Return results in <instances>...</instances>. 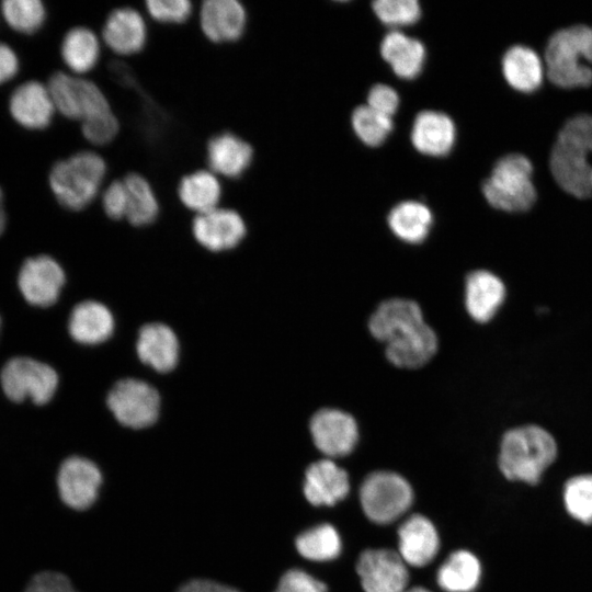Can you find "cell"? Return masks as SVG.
<instances>
[{"instance_id":"cell-26","label":"cell","mask_w":592,"mask_h":592,"mask_svg":"<svg viewBox=\"0 0 592 592\" xmlns=\"http://www.w3.org/2000/svg\"><path fill=\"white\" fill-rule=\"evenodd\" d=\"M68 330L73 340L82 344H98L107 340L114 330V319L106 306L87 300L71 311Z\"/></svg>"},{"instance_id":"cell-12","label":"cell","mask_w":592,"mask_h":592,"mask_svg":"<svg viewBox=\"0 0 592 592\" xmlns=\"http://www.w3.org/2000/svg\"><path fill=\"white\" fill-rule=\"evenodd\" d=\"M309 431L315 446L327 458L349 455L358 441L355 419L348 412L334 408L318 410L311 417Z\"/></svg>"},{"instance_id":"cell-20","label":"cell","mask_w":592,"mask_h":592,"mask_svg":"<svg viewBox=\"0 0 592 592\" xmlns=\"http://www.w3.org/2000/svg\"><path fill=\"white\" fill-rule=\"evenodd\" d=\"M303 491L310 504L332 506L348 496L349 475L331 458L319 459L307 467Z\"/></svg>"},{"instance_id":"cell-13","label":"cell","mask_w":592,"mask_h":592,"mask_svg":"<svg viewBox=\"0 0 592 592\" xmlns=\"http://www.w3.org/2000/svg\"><path fill=\"white\" fill-rule=\"evenodd\" d=\"M65 284V273L49 255L27 259L21 266L18 285L25 300L37 307L56 303Z\"/></svg>"},{"instance_id":"cell-3","label":"cell","mask_w":592,"mask_h":592,"mask_svg":"<svg viewBox=\"0 0 592 592\" xmlns=\"http://www.w3.org/2000/svg\"><path fill=\"white\" fill-rule=\"evenodd\" d=\"M107 166L101 155L81 150L54 163L49 171L50 190L67 209L81 210L99 195Z\"/></svg>"},{"instance_id":"cell-29","label":"cell","mask_w":592,"mask_h":592,"mask_svg":"<svg viewBox=\"0 0 592 592\" xmlns=\"http://www.w3.org/2000/svg\"><path fill=\"white\" fill-rule=\"evenodd\" d=\"M60 55L67 68L77 76L92 70L100 60L101 41L87 26H73L64 35Z\"/></svg>"},{"instance_id":"cell-16","label":"cell","mask_w":592,"mask_h":592,"mask_svg":"<svg viewBox=\"0 0 592 592\" xmlns=\"http://www.w3.org/2000/svg\"><path fill=\"white\" fill-rule=\"evenodd\" d=\"M103 43L115 54L129 56L139 53L147 43L148 31L144 15L132 7L112 10L101 32Z\"/></svg>"},{"instance_id":"cell-36","label":"cell","mask_w":592,"mask_h":592,"mask_svg":"<svg viewBox=\"0 0 592 592\" xmlns=\"http://www.w3.org/2000/svg\"><path fill=\"white\" fill-rule=\"evenodd\" d=\"M356 136L367 146H378L392 130V119L367 105L357 106L351 117Z\"/></svg>"},{"instance_id":"cell-28","label":"cell","mask_w":592,"mask_h":592,"mask_svg":"<svg viewBox=\"0 0 592 592\" xmlns=\"http://www.w3.org/2000/svg\"><path fill=\"white\" fill-rule=\"evenodd\" d=\"M177 193L180 202L197 215L218 207L223 187L218 175L201 169L182 177Z\"/></svg>"},{"instance_id":"cell-45","label":"cell","mask_w":592,"mask_h":592,"mask_svg":"<svg viewBox=\"0 0 592 592\" xmlns=\"http://www.w3.org/2000/svg\"><path fill=\"white\" fill-rule=\"evenodd\" d=\"M175 592H242L230 583L206 577L191 578L180 584Z\"/></svg>"},{"instance_id":"cell-49","label":"cell","mask_w":592,"mask_h":592,"mask_svg":"<svg viewBox=\"0 0 592 592\" xmlns=\"http://www.w3.org/2000/svg\"><path fill=\"white\" fill-rule=\"evenodd\" d=\"M1 326H2V320H1V317H0V331H1Z\"/></svg>"},{"instance_id":"cell-21","label":"cell","mask_w":592,"mask_h":592,"mask_svg":"<svg viewBox=\"0 0 592 592\" xmlns=\"http://www.w3.org/2000/svg\"><path fill=\"white\" fill-rule=\"evenodd\" d=\"M252 159V146L231 132L219 133L207 141L206 161L216 175L239 178L248 170Z\"/></svg>"},{"instance_id":"cell-8","label":"cell","mask_w":592,"mask_h":592,"mask_svg":"<svg viewBox=\"0 0 592 592\" xmlns=\"http://www.w3.org/2000/svg\"><path fill=\"white\" fill-rule=\"evenodd\" d=\"M0 383L5 396L14 402L30 398L35 405H45L55 395L58 386L56 371L37 360L18 356L2 367Z\"/></svg>"},{"instance_id":"cell-44","label":"cell","mask_w":592,"mask_h":592,"mask_svg":"<svg viewBox=\"0 0 592 592\" xmlns=\"http://www.w3.org/2000/svg\"><path fill=\"white\" fill-rule=\"evenodd\" d=\"M366 105L383 115L391 117L398 110L399 95L389 86L375 84L368 91Z\"/></svg>"},{"instance_id":"cell-7","label":"cell","mask_w":592,"mask_h":592,"mask_svg":"<svg viewBox=\"0 0 592 592\" xmlns=\"http://www.w3.org/2000/svg\"><path fill=\"white\" fill-rule=\"evenodd\" d=\"M103 483L101 468L88 457L70 455L58 464L57 496L62 505L73 512L90 511L100 500Z\"/></svg>"},{"instance_id":"cell-4","label":"cell","mask_w":592,"mask_h":592,"mask_svg":"<svg viewBox=\"0 0 592 592\" xmlns=\"http://www.w3.org/2000/svg\"><path fill=\"white\" fill-rule=\"evenodd\" d=\"M592 26L572 25L557 31L548 41L545 64L549 80L562 88L592 83Z\"/></svg>"},{"instance_id":"cell-15","label":"cell","mask_w":592,"mask_h":592,"mask_svg":"<svg viewBox=\"0 0 592 592\" xmlns=\"http://www.w3.org/2000/svg\"><path fill=\"white\" fill-rule=\"evenodd\" d=\"M437 337L425 322H420L395 334L385 343L387 360L400 368H419L437 351Z\"/></svg>"},{"instance_id":"cell-9","label":"cell","mask_w":592,"mask_h":592,"mask_svg":"<svg viewBox=\"0 0 592 592\" xmlns=\"http://www.w3.org/2000/svg\"><path fill=\"white\" fill-rule=\"evenodd\" d=\"M55 109L64 116L81 122L111 110L102 89L92 80L64 71H55L47 81Z\"/></svg>"},{"instance_id":"cell-38","label":"cell","mask_w":592,"mask_h":592,"mask_svg":"<svg viewBox=\"0 0 592 592\" xmlns=\"http://www.w3.org/2000/svg\"><path fill=\"white\" fill-rule=\"evenodd\" d=\"M373 10L382 23L390 27L414 24L421 15V8L415 0H377Z\"/></svg>"},{"instance_id":"cell-14","label":"cell","mask_w":592,"mask_h":592,"mask_svg":"<svg viewBox=\"0 0 592 592\" xmlns=\"http://www.w3.org/2000/svg\"><path fill=\"white\" fill-rule=\"evenodd\" d=\"M192 232L201 246L217 252L238 246L246 236L247 227L237 210L218 206L195 215Z\"/></svg>"},{"instance_id":"cell-11","label":"cell","mask_w":592,"mask_h":592,"mask_svg":"<svg viewBox=\"0 0 592 592\" xmlns=\"http://www.w3.org/2000/svg\"><path fill=\"white\" fill-rule=\"evenodd\" d=\"M356 571L365 592H403L409 581L407 563L391 549H365L361 553Z\"/></svg>"},{"instance_id":"cell-23","label":"cell","mask_w":592,"mask_h":592,"mask_svg":"<svg viewBox=\"0 0 592 592\" xmlns=\"http://www.w3.org/2000/svg\"><path fill=\"white\" fill-rule=\"evenodd\" d=\"M505 287L493 273L478 270L465 281V307L477 322L489 321L504 300Z\"/></svg>"},{"instance_id":"cell-40","label":"cell","mask_w":592,"mask_h":592,"mask_svg":"<svg viewBox=\"0 0 592 592\" xmlns=\"http://www.w3.org/2000/svg\"><path fill=\"white\" fill-rule=\"evenodd\" d=\"M146 11L160 23L179 24L190 19L193 4L189 0H148Z\"/></svg>"},{"instance_id":"cell-27","label":"cell","mask_w":592,"mask_h":592,"mask_svg":"<svg viewBox=\"0 0 592 592\" xmlns=\"http://www.w3.org/2000/svg\"><path fill=\"white\" fill-rule=\"evenodd\" d=\"M380 55L392 71L402 79H413L425 61L423 44L397 30L385 35L380 43Z\"/></svg>"},{"instance_id":"cell-18","label":"cell","mask_w":592,"mask_h":592,"mask_svg":"<svg viewBox=\"0 0 592 592\" xmlns=\"http://www.w3.org/2000/svg\"><path fill=\"white\" fill-rule=\"evenodd\" d=\"M398 554L407 565L423 567L439 553L440 536L435 525L422 514H411L398 527Z\"/></svg>"},{"instance_id":"cell-1","label":"cell","mask_w":592,"mask_h":592,"mask_svg":"<svg viewBox=\"0 0 592 592\" xmlns=\"http://www.w3.org/2000/svg\"><path fill=\"white\" fill-rule=\"evenodd\" d=\"M549 163L563 191L579 198L592 196V115H577L563 125Z\"/></svg>"},{"instance_id":"cell-33","label":"cell","mask_w":592,"mask_h":592,"mask_svg":"<svg viewBox=\"0 0 592 592\" xmlns=\"http://www.w3.org/2000/svg\"><path fill=\"white\" fill-rule=\"evenodd\" d=\"M123 182L127 196L125 219L134 226L153 223L159 214V201L150 182L137 172L126 174Z\"/></svg>"},{"instance_id":"cell-31","label":"cell","mask_w":592,"mask_h":592,"mask_svg":"<svg viewBox=\"0 0 592 592\" xmlns=\"http://www.w3.org/2000/svg\"><path fill=\"white\" fill-rule=\"evenodd\" d=\"M502 72L506 82L521 92L536 90L543 80V65L531 48L515 45L509 48L502 59Z\"/></svg>"},{"instance_id":"cell-17","label":"cell","mask_w":592,"mask_h":592,"mask_svg":"<svg viewBox=\"0 0 592 592\" xmlns=\"http://www.w3.org/2000/svg\"><path fill=\"white\" fill-rule=\"evenodd\" d=\"M200 27L213 43L239 39L247 25V11L238 0H205L198 13Z\"/></svg>"},{"instance_id":"cell-46","label":"cell","mask_w":592,"mask_h":592,"mask_svg":"<svg viewBox=\"0 0 592 592\" xmlns=\"http://www.w3.org/2000/svg\"><path fill=\"white\" fill-rule=\"evenodd\" d=\"M19 70L16 53L7 43L0 42V84L10 80Z\"/></svg>"},{"instance_id":"cell-10","label":"cell","mask_w":592,"mask_h":592,"mask_svg":"<svg viewBox=\"0 0 592 592\" xmlns=\"http://www.w3.org/2000/svg\"><path fill=\"white\" fill-rule=\"evenodd\" d=\"M106 402L115 419L130 429L150 426L159 415L158 391L139 379L117 382L110 390Z\"/></svg>"},{"instance_id":"cell-35","label":"cell","mask_w":592,"mask_h":592,"mask_svg":"<svg viewBox=\"0 0 592 592\" xmlns=\"http://www.w3.org/2000/svg\"><path fill=\"white\" fill-rule=\"evenodd\" d=\"M1 11L12 29L26 34L36 32L46 19L41 0H3Z\"/></svg>"},{"instance_id":"cell-22","label":"cell","mask_w":592,"mask_h":592,"mask_svg":"<svg viewBox=\"0 0 592 592\" xmlns=\"http://www.w3.org/2000/svg\"><path fill=\"white\" fill-rule=\"evenodd\" d=\"M411 143L423 155L442 157L455 143L456 128L452 118L437 111L420 112L412 124Z\"/></svg>"},{"instance_id":"cell-42","label":"cell","mask_w":592,"mask_h":592,"mask_svg":"<svg viewBox=\"0 0 592 592\" xmlns=\"http://www.w3.org/2000/svg\"><path fill=\"white\" fill-rule=\"evenodd\" d=\"M274 592H328V588L305 570L292 568L281 576Z\"/></svg>"},{"instance_id":"cell-25","label":"cell","mask_w":592,"mask_h":592,"mask_svg":"<svg viewBox=\"0 0 592 592\" xmlns=\"http://www.w3.org/2000/svg\"><path fill=\"white\" fill-rule=\"evenodd\" d=\"M424 321L420 306L410 299L390 298L372 314L368 329L378 341L386 343L396 333Z\"/></svg>"},{"instance_id":"cell-2","label":"cell","mask_w":592,"mask_h":592,"mask_svg":"<svg viewBox=\"0 0 592 592\" xmlns=\"http://www.w3.org/2000/svg\"><path fill=\"white\" fill-rule=\"evenodd\" d=\"M556 456L554 437L537 425H525L503 435L498 464L509 480L535 485Z\"/></svg>"},{"instance_id":"cell-34","label":"cell","mask_w":592,"mask_h":592,"mask_svg":"<svg viewBox=\"0 0 592 592\" xmlns=\"http://www.w3.org/2000/svg\"><path fill=\"white\" fill-rule=\"evenodd\" d=\"M295 547L308 560L329 561L340 555L342 542L333 525L321 523L301 532L295 539Z\"/></svg>"},{"instance_id":"cell-32","label":"cell","mask_w":592,"mask_h":592,"mask_svg":"<svg viewBox=\"0 0 592 592\" xmlns=\"http://www.w3.org/2000/svg\"><path fill=\"white\" fill-rule=\"evenodd\" d=\"M387 221L397 238L407 243L415 244L428 237L433 224V216L425 204L405 201L391 208Z\"/></svg>"},{"instance_id":"cell-5","label":"cell","mask_w":592,"mask_h":592,"mask_svg":"<svg viewBox=\"0 0 592 592\" xmlns=\"http://www.w3.org/2000/svg\"><path fill=\"white\" fill-rule=\"evenodd\" d=\"M532 174L533 166L525 156L506 155L494 164L482 184V193L487 202L497 209L525 212L536 201Z\"/></svg>"},{"instance_id":"cell-39","label":"cell","mask_w":592,"mask_h":592,"mask_svg":"<svg viewBox=\"0 0 592 592\" xmlns=\"http://www.w3.org/2000/svg\"><path fill=\"white\" fill-rule=\"evenodd\" d=\"M83 137L95 146L110 144L119 132V122L112 110L93 114L81 122Z\"/></svg>"},{"instance_id":"cell-43","label":"cell","mask_w":592,"mask_h":592,"mask_svg":"<svg viewBox=\"0 0 592 592\" xmlns=\"http://www.w3.org/2000/svg\"><path fill=\"white\" fill-rule=\"evenodd\" d=\"M101 203L104 213L111 219L119 220L126 217L127 196L123 179L113 180L104 187Z\"/></svg>"},{"instance_id":"cell-48","label":"cell","mask_w":592,"mask_h":592,"mask_svg":"<svg viewBox=\"0 0 592 592\" xmlns=\"http://www.w3.org/2000/svg\"><path fill=\"white\" fill-rule=\"evenodd\" d=\"M403 592H432L423 587H412L410 589H406Z\"/></svg>"},{"instance_id":"cell-6","label":"cell","mask_w":592,"mask_h":592,"mask_svg":"<svg viewBox=\"0 0 592 592\" xmlns=\"http://www.w3.org/2000/svg\"><path fill=\"white\" fill-rule=\"evenodd\" d=\"M358 496L365 515L383 525L398 520L413 502V489L409 481L390 470L368 474L361 483Z\"/></svg>"},{"instance_id":"cell-19","label":"cell","mask_w":592,"mask_h":592,"mask_svg":"<svg viewBox=\"0 0 592 592\" xmlns=\"http://www.w3.org/2000/svg\"><path fill=\"white\" fill-rule=\"evenodd\" d=\"M9 111L21 126L42 129L50 124L56 109L47 86L37 80H27L11 93Z\"/></svg>"},{"instance_id":"cell-41","label":"cell","mask_w":592,"mask_h":592,"mask_svg":"<svg viewBox=\"0 0 592 592\" xmlns=\"http://www.w3.org/2000/svg\"><path fill=\"white\" fill-rule=\"evenodd\" d=\"M23 592H80L72 580L57 570H43L35 573Z\"/></svg>"},{"instance_id":"cell-37","label":"cell","mask_w":592,"mask_h":592,"mask_svg":"<svg viewBox=\"0 0 592 592\" xmlns=\"http://www.w3.org/2000/svg\"><path fill=\"white\" fill-rule=\"evenodd\" d=\"M567 512L584 524H592V475H580L569 479L563 488Z\"/></svg>"},{"instance_id":"cell-24","label":"cell","mask_w":592,"mask_h":592,"mask_svg":"<svg viewBox=\"0 0 592 592\" xmlns=\"http://www.w3.org/2000/svg\"><path fill=\"white\" fill-rule=\"evenodd\" d=\"M136 349L140 361L158 372H169L178 363V338L167 325H145L139 331Z\"/></svg>"},{"instance_id":"cell-47","label":"cell","mask_w":592,"mask_h":592,"mask_svg":"<svg viewBox=\"0 0 592 592\" xmlns=\"http://www.w3.org/2000/svg\"><path fill=\"white\" fill-rule=\"evenodd\" d=\"M7 223L5 209H4V195L0 186V236L2 235Z\"/></svg>"},{"instance_id":"cell-30","label":"cell","mask_w":592,"mask_h":592,"mask_svg":"<svg viewBox=\"0 0 592 592\" xmlns=\"http://www.w3.org/2000/svg\"><path fill=\"white\" fill-rule=\"evenodd\" d=\"M481 578V565L476 555L469 550L458 549L439 567L436 581L446 592H473Z\"/></svg>"}]
</instances>
